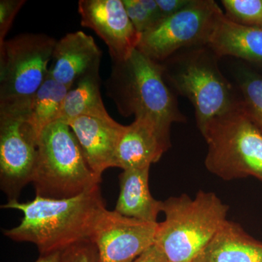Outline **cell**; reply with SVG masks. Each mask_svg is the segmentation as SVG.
<instances>
[{"mask_svg": "<svg viewBox=\"0 0 262 262\" xmlns=\"http://www.w3.org/2000/svg\"><path fill=\"white\" fill-rule=\"evenodd\" d=\"M1 207L24 214L17 227L3 230L5 237L15 242L32 243L40 255L63 251L90 241L98 219L106 209L99 186L68 199L36 196L33 201H8Z\"/></svg>", "mask_w": 262, "mask_h": 262, "instance_id": "obj_1", "label": "cell"}, {"mask_svg": "<svg viewBox=\"0 0 262 262\" xmlns=\"http://www.w3.org/2000/svg\"><path fill=\"white\" fill-rule=\"evenodd\" d=\"M201 132L208 146L205 165L208 171L225 181L253 177L262 182V131L242 101L210 120Z\"/></svg>", "mask_w": 262, "mask_h": 262, "instance_id": "obj_6", "label": "cell"}, {"mask_svg": "<svg viewBox=\"0 0 262 262\" xmlns=\"http://www.w3.org/2000/svg\"><path fill=\"white\" fill-rule=\"evenodd\" d=\"M122 2L130 21L140 34L154 26L141 0H122Z\"/></svg>", "mask_w": 262, "mask_h": 262, "instance_id": "obj_22", "label": "cell"}, {"mask_svg": "<svg viewBox=\"0 0 262 262\" xmlns=\"http://www.w3.org/2000/svg\"><path fill=\"white\" fill-rule=\"evenodd\" d=\"M26 0H1L0 1V44L4 42L16 15Z\"/></svg>", "mask_w": 262, "mask_h": 262, "instance_id": "obj_23", "label": "cell"}, {"mask_svg": "<svg viewBox=\"0 0 262 262\" xmlns=\"http://www.w3.org/2000/svg\"><path fill=\"white\" fill-rule=\"evenodd\" d=\"M237 84L243 106L256 126L262 131V75L248 68L241 69Z\"/></svg>", "mask_w": 262, "mask_h": 262, "instance_id": "obj_20", "label": "cell"}, {"mask_svg": "<svg viewBox=\"0 0 262 262\" xmlns=\"http://www.w3.org/2000/svg\"><path fill=\"white\" fill-rule=\"evenodd\" d=\"M193 262H262V242L227 220Z\"/></svg>", "mask_w": 262, "mask_h": 262, "instance_id": "obj_16", "label": "cell"}, {"mask_svg": "<svg viewBox=\"0 0 262 262\" xmlns=\"http://www.w3.org/2000/svg\"><path fill=\"white\" fill-rule=\"evenodd\" d=\"M35 262H63V251L48 253L40 255Z\"/></svg>", "mask_w": 262, "mask_h": 262, "instance_id": "obj_27", "label": "cell"}, {"mask_svg": "<svg viewBox=\"0 0 262 262\" xmlns=\"http://www.w3.org/2000/svg\"><path fill=\"white\" fill-rule=\"evenodd\" d=\"M134 262H168L163 251L156 245L136 258Z\"/></svg>", "mask_w": 262, "mask_h": 262, "instance_id": "obj_26", "label": "cell"}, {"mask_svg": "<svg viewBox=\"0 0 262 262\" xmlns=\"http://www.w3.org/2000/svg\"><path fill=\"white\" fill-rule=\"evenodd\" d=\"M63 262H98L96 246L85 241L63 251Z\"/></svg>", "mask_w": 262, "mask_h": 262, "instance_id": "obj_24", "label": "cell"}, {"mask_svg": "<svg viewBox=\"0 0 262 262\" xmlns=\"http://www.w3.org/2000/svg\"><path fill=\"white\" fill-rule=\"evenodd\" d=\"M223 14L213 0H192L181 11L162 18L141 34L137 49L153 61L162 63L182 50L208 46Z\"/></svg>", "mask_w": 262, "mask_h": 262, "instance_id": "obj_8", "label": "cell"}, {"mask_svg": "<svg viewBox=\"0 0 262 262\" xmlns=\"http://www.w3.org/2000/svg\"><path fill=\"white\" fill-rule=\"evenodd\" d=\"M57 40L22 33L0 44V106L27 108L49 75Z\"/></svg>", "mask_w": 262, "mask_h": 262, "instance_id": "obj_7", "label": "cell"}, {"mask_svg": "<svg viewBox=\"0 0 262 262\" xmlns=\"http://www.w3.org/2000/svg\"><path fill=\"white\" fill-rule=\"evenodd\" d=\"M78 13L81 25L94 31L107 46L113 63L125 61L137 49L141 34L122 0H80Z\"/></svg>", "mask_w": 262, "mask_h": 262, "instance_id": "obj_11", "label": "cell"}, {"mask_svg": "<svg viewBox=\"0 0 262 262\" xmlns=\"http://www.w3.org/2000/svg\"><path fill=\"white\" fill-rule=\"evenodd\" d=\"M229 209L214 192L170 196L163 201L165 220L158 225L155 245L168 262H193L227 220Z\"/></svg>", "mask_w": 262, "mask_h": 262, "instance_id": "obj_4", "label": "cell"}, {"mask_svg": "<svg viewBox=\"0 0 262 262\" xmlns=\"http://www.w3.org/2000/svg\"><path fill=\"white\" fill-rule=\"evenodd\" d=\"M102 52L92 36L77 31L57 40L49 67L53 80L72 87L81 77L99 71Z\"/></svg>", "mask_w": 262, "mask_h": 262, "instance_id": "obj_14", "label": "cell"}, {"mask_svg": "<svg viewBox=\"0 0 262 262\" xmlns=\"http://www.w3.org/2000/svg\"><path fill=\"white\" fill-rule=\"evenodd\" d=\"M105 87L120 115L149 117L167 137L172 124L186 122L161 64L138 49L125 61L113 63Z\"/></svg>", "mask_w": 262, "mask_h": 262, "instance_id": "obj_2", "label": "cell"}, {"mask_svg": "<svg viewBox=\"0 0 262 262\" xmlns=\"http://www.w3.org/2000/svg\"><path fill=\"white\" fill-rule=\"evenodd\" d=\"M71 87L63 85L48 75L24 110L26 120L38 136L52 122L59 120L62 106Z\"/></svg>", "mask_w": 262, "mask_h": 262, "instance_id": "obj_19", "label": "cell"}, {"mask_svg": "<svg viewBox=\"0 0 262 262\" xmlns=\"http://www.w3.org/2000/svg\"><path fill=\"white\" fill-rule=\"evenodd\" d=\"M101 178L89 168L72 129L57 120L41 132L32 178L36 196L75 198L99 186Z\"/></svg>", "mask_w": 262, "mask_h": 262, "instance_id": "obj_5", "label": "cell"}, {"mask_svg": "<svg viewBox=\"0 0 262 262\" xmlns=\"http://www.w3.org/2000/svg\"><path fill=\"white\" fill-rule=\"evenodd\" d=\"M38 140L24 110L0 106V187L8 201H18L24 188L32 182Z\"/></svg>", "mask_w": 262, "mask_h": 262, "instance_id": "obj_9", "label": "cell"}, {"mask_svg": "<svg viewBox=\"0 0 262 262\" xmlns=\"http://www.w3.org/2000/svg\"><path fill=\"white\" fill-rule=\"evenodd\" d=\"M158 225L105 209L90 239L98 262H134L154 246Z\"/></svg>", "mask_w": 262, "mask_h": 262, "instance_id": "obj_10", "label": "cell"}, {"mask_svg": "<svg viewBox=\"0 0 262 262\" xmlns=\"http://www.w3.org/2000/svg\"><path fill=\"white\" fill-rule=\"evenodd\" d=\"M163 18L170 16L181 11L192 0H156Z\"/></svg>", "mask_w": 262, "mask_h": 262, "instance_id": "obj_25", "label": "cell"}, {"mask_svg": "<svg viewBox=\"0 0 262 262\" xmlns=\"http://www.w3.org/2000/svg\"><path fill=\"white\" fill-rule=\"evenodd\" d=\"M171 146L170 138L164 135L159 127L147 117H135L125 125L117 146L115 168H150L161 159Z\"/></svg>", "mask_w": 262, "mask_h": 262, "instance_id": "obj_13", "label": "cell"}, {"mask_svg": "<svg viewBox=\"0 0 262 262\" xmlns=\"http://www.w3.org/2000/svg\"><path fill=\"white\" fill-rule=\"evenodd\" d=\"M219 57L208 46L177 52L160 64L167 83L194 108L200 131L212 119L239 104L235 89L221 72Z\"/></svg>", "mask_w": 262, "mask_h": 262, "instance_id": "obj_3", "label": "cell"}, {"mask_svg": "<svg viewBox=\"0 0 262 262\" xmlns=\"http://www.w3.org/2000/svg\"><path fill=\"white\" fill-rule=\"evenodd\" d=\"M150 168L124 170L119 176L120 194L115 211L125 216L147 222H158L163 212V201L151 195L149 189Z\"/></svg>", "mask_w": 262, "mask_h": 262, "instance_id": "obj_17", "label": "cell"}, {"mask_svg": "<svg viewBox=\"0 0 262 262\" xmlns=\"http://www.w3.org/2000/svg\"><path fill=\"white\" fill-rule=\"evenodd\" d=\"M100 88L99 71L91 72L79 79L67 92L58 120L68 123L78 117L108 115Z\"/></svg>", "mask_w": 262, "mask_h": 262, "instance_id": "obj_18", "label": "cell"}, {"mask_svg": "<svg viewBox=\"0 0 262 262\" xmlns=\"http://www.w3.org/2000/svg\"><path fill=\"white\" fill-rule=\"evenodd\" d=\"M89 168L101 178L106 169L115 168L117 146L125 125L110 115L81 116L68 122Z\"/></svg>", "mask_w": 262, "mask_h": 262, "instance_id": "obj_12", "label": "cell"}, {"mask_svg": "<svg viewBox=\"0 0 262 262\" xmlns=\"http://www.w3.org/2000/svg\"><path fill=\"white\" fill-rule=\"evenodd\" d=\"M225 14L236 23L262 27V0H222Z\"/></svg>", "mask_w": 262, "mask_h": 262, "instance_id": "obj_21", "label": "cell"}, {"mask_svg": "<svg viewBox=\"0 0 262 262\" xmlns=\"http://www.w3.org/2000/svg\"><path fill=\"white\" fill-rule=\"evenodd\" d=\"M208 46L219 58L235 57L262 66V27L236 23L225 13L219 19Z\"/></svg>", "mask_w": 262, "mask_h": 262, "instance_id": "obj_15", "label": "cell"}]
</instances>
